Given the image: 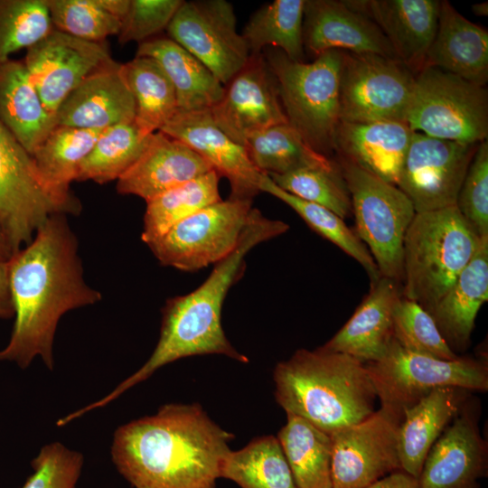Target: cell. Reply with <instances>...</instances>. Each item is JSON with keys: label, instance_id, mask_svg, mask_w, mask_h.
<instances>
[{"label": "cell", "instance_id": "14", "mask_svg": "<svg viewBox=\"0 0 488 488\" xmlns=\"http://www.w3.org/2000/svg\"><path fill=\"white\" fill-rule=\"evenodd\" d=\"M56 213L68 216L42 183L32 155L0 123V226L14 254Z\"/></svg>", "mask_w": 488, "mask_h": 488}, {"label": "cell", "instance_id": "8", "mask_svg": "<svg viewBox=\"0 0 488 488\" xmlns=\"http://www.w3.org/2000/svg\"><path fill=\"white\" fill-rule=\"evenodd\" d=\"M413 132L465 144L487 140L488 93L484 87L434 67L416 74L406 115Z\"/></svg>", "mask_w": 488, "mask_h": 488}, {"label": "cell", "instance_id": "40", "mask_svg": "<svg viewBox=\"0 0 488 488\" xmlns=\"http://www.w3.org/2000/svg\"><path fill=\"white\" fill-rule=\"evenodd\" d=\"M52 29L45 0H0V65Z\"/></svg>", "mask_w": 488, "mask_h": 488}, {"label": "cell", "instance_id": "43", "mask_svg": "<svg viewBox=\"0 0 488 488\" xmlns=\"http://www.w3.org/2000/svg\"><path fill=\"white\" fill-rule=\"evenodd\" d=\"M54 29L90 42L117 35L122 20L109 13L100 0H45Z\"/></svg>", "mask_w": 488, "mask_h": 488}, {"label": "cell", "instance_id": "3", "mask_svg": "<svg viewBox=\"0 0 488 488\" xmlns=\"http://www.w3.org/2000/svg\"><path fill=\"white\" fill-rule=\"evenodd\" d=\"M288 229L286 222L269 219L252 208L235 249L214 264L209 277L196 289L165 302L159 340L147 361L130 375V381L137 385L160 368L196 355L219 354L248 363L249 358L235 349L224 333L223 303L244 272L248 253Z\"/></svg>", "mask_w": 488, "mask_h": 488}, {"label": "cell", "instance_id": "28", "mask_svg": "<svg viewBox=\"0 0 488 488\" xmlns=\"http://www.w3.org/2000/svg\"><path fill=\"white\" fill-rule=\"evenodd\" d=\"M101 131L55 126L31 154L44 188L68 215L81 211L70 187Z\"/></svg>", "mask_w": 488, "mask_h": 488}, {"label": "cell", "instance_id": "42", "mask_svg": "<svg viewBox=\"0 0 488 488\" xmlns=\"http://www.w3.org/2000/svg\"><path fill=\"white\" fill-rule=\"evenodd\" d=\"M393 337L405 349L442 360L459 356L442 336L432 315L418 303L400 296L393 306Z\"/></svg>", "mask_w": 488, "mask_h": 488}, {"label": "cell", "instance_id": "25", "mask_svg": "<svg viewBox=\"0 0 488 488\" xmlns=\"http://www.w3.org/2000/svg\"><path fill=\"white\" fill-rule=\"evenodd\" d=\"M413 131L406 122H340L334 150L373 175L397 185Z\"/></svg>", "mask_w": 488, "mask_h": 488}, {"label": "cell", "instance_id": "48", "mask_svg": "<svg viewBox=\"0 0 488 488\" xmlns=\"http://www.w3.org/2000/svg\"><path fill=\"white\" fill-rule=\"evenodd\" d=\"M366 488H418V478L398 470L374 482Z\"/></svg>", "mask_w": 488, "mask_h": 488}, {"label": "cell", "instance_id": "30", "mask_svg": "<svg viewBox=\"0 0 488 488\" xmlns=\"http://www.w3.org/2000/svg\"><path fill=\"white\" fill-rule=\"evenodd\" d=\"M0 123L30 155L55 127L23 61L0 65Z\"/></svg>", "mask_w": 488, "mask_h": 488}, {"label": "cell", "instance_id": "5", "mask_svg": "<svg viewBox=\"0 0 488 488\" xmlns=\"http://www.w3.org/2000/svg\"><path fill=\"white\" fill-rule=\"evenodd\" d=\"M483 239L456 206L416 213L404 238L401 296L429 312L455 283Z\"/></svg>", "mask_w": 488, "mask_h": 488}, {"label": "cell", "instance_id": "50", "mask_svg": "<svg viewBox=\"0 0 488 488\" xmlns=\"http://www.w3.org/2000/svg\"><path fill=\"white\" fill-rule=\"evenodd\" d=\"M472 9H473V12L476 15L486 16L488 14V4L487 2L481 3V4H474L472 5Z\"/></svg>", "mask_w": 488, "mask_h": 488}, {"label": "cell", "instance_id": "41", "mask_svg": "<svg viewBox=\"0 0 488 488\" xmlns=\"http://www.w3.org/2000/svg\"><path fill=\"white\" fill-rule=\"evenodd\" d=\"M268 176L282 190L323 206L343 220L352 214L350 194L339 165L334 169L304 168Z\"/></svg>", "mask_w": 488, "mask_h": 488}, {"label": "cell", "instance_id": "9", "mask_svg": "<svg viewBox=\"0 0 488 488\" xmlns=\"http://www.w3.org/2000/svg\"><path fill=\"white\" fill-rule=\"evenodd\" d=\"M366 368L380 405L400 413L437 388L488 389L485 361L460 356L455 360L437 359L408 351L395 339L386 354L366 363Z\"/></svg>", "mask_w": 488, "mask_h": 488}, {"label": "cell", "instance_id": "29", "mask_svg": "<svg viewBox=\"0 0 488 488\" xmlns=\"http://www.w3.org/2000/svg\"><path fill=\"white\" fill-rule=\"evenodd\" d=\"M487 300L488 237H485L452 286L428 312L452 350L468 346L477 314Z\"/></svg>", "mask_w": 488, "mask_h": 488}, {"label": "cell", "instance_id": "33", "mask_svg": "<svg viewBox=\"0 0 488 488\" xmlns=\"http://www.w3.org/2000/svg\"><path fill=\"white\" fill-rule=\"evenodd\" d=\"M244 147L256 168L267 175L304 168L334 169L338 166L328 156L314 150L288 123L250 136Z\"/></svg>", "mask_w": 488, "mask_h": 488}, {"label": "cell", "instance_id": "22", "mask_svg": "<svg viewBox=\"0 0 488 488\" xmlns=\"http://www.w3.org/2000/svg\"><path fill=\"white\" fill-rule=\"evenodd\" d=\"M344 3L380 28L399 61L415 74L425 60L437 29L439 0H348Z\"/></svg>", "mask_w": 488, "mask_h": 488}, {"label": "cell", "instance_id": "46", "mask_svg": "<svg viewBox=\"0 0 488 488\" xmlns=\"http://www.w3.org/2000/svg\"><path fill=\"white\" fill-rule=\"evenodd\" d=\"M183 0H130L117 36L118 42L142 43L166 30Z\"/></svg>", "mask_w": 488, "mask_h": 488}, {"label": "cell", "instance_id": "35", "mask_svg": "<svg viewBox=\"0 0 488 488\" xmlns=\"http://www.w3.org/2000/svg\"><path fill=\"white\" fill-rule=\"evenodd\" d=\"M135 100V124L146 136L159 131L178 110L175 90L156 61L136 56L124 63Z\"/></svg>", "mask_w": 488, "mask_h": 488}, {"label": "cell", "instance_id": "2", "mask_svg": "<svg viewBox=\"0 0 488 488\" xmlns=\"http://www.w3.org/2000/svg\"><path fill=\"white\" fill-rule=\"evenodd\" d=\"M234 435L198 403H168L113 434L110 455L134 488H216Z\"/></svg>", "mask_w": 488, "mask_h": 488}, {"label": "cell", "instance_id": "44", "mask_svg": "<svg viewBox=\"0 0 488 488\" xmlns=\"http://www.w3.org/2000/svg\"><path fill=\"white\" fill-rule=\"evenodd\" d=\"M83 465L81 453L50 443L31 461L33 473L21 488H77Z\"/></svg>", "mask_w": 488, "mask_h": 488}, {"label": "cell", "instance_id": "26", "mask_svg": "<svg viewBox=\"0 0 488 488\" xmlns=\"http://www.w3.org/2000/svg\"><path fill=\"white\" fill-rule=\"evenodd\" d=\"M424 67H434L484 87L488 80V33L441 1L437 29Z\"/></svg>", "mask_w": 488, "mask_h": 488}, {"label": "cell", "instance_id": "24", "mask_svg": "<svg viewBox=\"0 0 488 488\" xmlns=\"http://www.w3.org/2000/svg\"><path fill=\"white\" fill-rule=\"evenodd\" d=\"M400 296L397 283L389 278L380 277L371 283L369 294L351 318L322 347L365 364L379 361L394 339L392 312Z\"/></svg>", "mask_w": 488, "mask_h": 488}, {"label": "cell", "instance_id": "31", "mask_svg": "<svg viewBox=\"0 0 488 488\" xmlns=\"http://www.w3.org/2000/svg\"><path fill=\"white\" fill-rule=\"evenodd\" d=\"M136 56L154 59L176 94L178 110L211 109L221 98L224 85L197 58L170 38H152L138 44Z\"/></svg>", "mask_w": 488, "mask_h": 488}, {"label": "cell", "instance_id": "34", "mask_svg": "<svg viewBox=\"0 0 488 488\" xmlns=\"http://www.w3.org/2000/svg\"><path fill=\"white\" fill-rule=\"evenodd\" d=\"M221 478L240 488H298L277 436H262L225 456Z\"/></svg>", "mask_w": 488, "mask_h": 488}, {"label": "cell", "instance_id": "16", "mask_svg": "<svg viewBox=\"0 0 488 488\" xmlns=\"http://www.w3.org/2000/svg\"><path fill=\"white\" fill-rule=\"evenodd\" d=\"M210 113L216 126L243 146L250 136L288 123L277 80L262 52L250 54L224 85L221 98Z\"/></svg>", "mask_w": 488, "mask_h": 488}, {"label": "cell", "instance_id": "19", "mask_svg": "<svg viewBox=\"0 0 488 488\" xmlns=\"http://www.w3.org/2000/svg\"><path fill=\"white\" fill-rule=\"evenodd\" d=\"M185 144L204 158L230 186V198L253 201L261 174L246 148L230 139L213 122L210 109L177 110L159 130Z\"/></svg>", "mask_w": 488, "mask_h": 488}, {"label": "cell", "instance_id": "37", "mask_svg": "<svg viewBox=\"0 0 488 488\" xmlns=\"http://www.w3.org/2000/svg\"><path fill=\"white\" fill-rule=\"evenodd\" d=\"M305 3V0H275L258 9L240 33L250 54L261 53L271 46L289 59L302 61Z\"/></svg>", "mask_w": 488, "mask_h": 488}, {"label": "cell", "instance_id": "20", "mask_svg": "<svg viewBox=\"0 0 488 488\" xmlns=\"http://www.w3.org/2000/svg\"><path fill=\"white\" fill-rule=\"evenodd\" d=\"M135 114L124 63L111 59L67 96L56 112L55 126L103 130L133 122Z\"/></svg>", "mask_w": 488, "mask_h": 488}, {"label": "cell", "instance_id": "47", "mask_svg": "<svg viewBox=\"0 0 488 488\" xmlns=\"http://www.w3.org/2000/svg\"><path fill=\"white\" fill-rule=\"evenodd\" d=\"M14 314L8 261L0 260V319H9Z\"/></svg>", "mask_w": 488, "mask_h": 488}, {"label": "cell", "instance_id": "45", "mask_svg": "<svg viewBox=\"0 0 488 488\" xmlns=\"http://www.w3.org/2000/svg\"><path fill=\"white\" fill-rule=\"evenodd\" d=\"M480 238L488 237V142L478 144L460 188L456 205Z\"/></svg>", "mask_w": 488, "mask_h": 488}, {"label": "cell", "instance_id": "32", "mask_svg": "<svg viewBox=\"0 0 488 488\" xmlns=\"http://www.w3.org/2000/svg\"><path fill=\"white\" fill-rule=\"evenodd\" d=\"M277 438L298 488H332L331 436L306 419L286 413Z\"/></svg>", "mask_w": 488, "mask_h": 488}, {"label": "cell", "instance_id": "12", "mask_svg": "<svg viewBox=\"0 0 488 488\" xmlns=\"http://www.w3.org/2000/svg\"><path fill=\"white\" fill-rule=\"evenodd\" d=\"M402 413L381 406L363 420L332 433V488H366L400 469Z\"/></svg>", "mask_w": 488, "mask_h": 488}, {"label": "cell", "instance_id": "36", "mask_svg": "<svg viewBox=\"0 0 488 488\" xmlns=\"http://www.w3.org/2000/svg\"><path fill=\"white\" fill-rule=\"evenodd\" d=\"M219 174L211 170L146 202L141 239L146 245L198 211L221 200Z\"/></svg>", "mask_w": 488, "mask_h": 488}, {"label": "cell", "instance_id": "17", "mask_svg": "<svg viewBox=\"0 0 488 488\" xmlns=\"http://www.w3.org/2000/svg\"><path fill=\"white\" fill-rule=\"evenodd\" d=\"M112 59L105 42H90L52 29L26 50L30 79L54 117L67 96L91 72Z\"/></svg>", "mask_w": 488, "mask_h": 488}, {"label": "cell", "instance_id": "15", "mask_svg": "<svg viewBox=\"0 0 488 488\" xmlns=\"http://www.w3.org/2000/svg\"><path fill=\"white\" fill-rule=\"evenodd\" d=\"M478 144L413 132L397 186L411 201L416 213L456 205Z\"/></svg>", "mask_w": 488, "mask_h": 488}, {"label": "cell", "instance_id": "7", "mask_svg": "<svg viewBox=\"0 0 488 488\" xmlns=\"http://www.w3.org/2000/svg\"><path fill=\"white\" fill-rule=\"evenodd\" d=\"M340 171L355 218V233L369 247L381 277L402 281L405 234L416 211L395 184L388 183L344 158Z\"/></svg>", "mask_w": 488, "mask_h": 488}, {"label": "cell", "instance_id": "21", "mask_svg": "<svg viewBox=\"0 0 488 488\" xmlns=\"http://www.w3.org/2000/svg\"><path fill=\"white\" fill-rule=\"evenodd\" d=\"M304 48L314 57L329 50L397 59L380 28L344 1L305 0Z\"/></svg>", "mask_w": 488, "mask_h": 488}, {"label": "cell", "instance_id": "23", "mask_svg": "<svg viewBox=\"0 0 488 488\" xmlns=\"http://www.w3.org/2000/svg\"><path fill=\"white\" fill-rule=\"evenodd\" d=\"M213 170L185 144L157 131L136 161L117 180L120 194L149 200Z\"/></svg>", "mask_w": 488, "mask_h": 488}, {"label": "cell", "instance_id": "10", "mask_svg": "<svg viewBox=\"0 0 488 488\" xmlns=\"http://www.w3.org/2000/svg\"><path fill=\"white\" fill-rule=\"evenodd\" d=\"M415 78L397 59L343 52L340 122H406Z\"/></svg>", "mask_w": 488, "mask_h": 488}, {"label": "cell", "instance_id": "6", "mask_svg": "<svg viewBox=\"0 0 488 488\" xmlns=\"http://www.w3.org/2000/svg\"><path fill=\"white\" fill-rule=\"evenodd\" d=\"M278 84L287 122L316 152L334 150L340 124V77L343 52L326 51L311 62L293 61L272 48L264 54Z\"/></svg>", "mask_w": 488, "mask_h": 488}, {"label": "cell", "instance_id": "18", "mask_svg": "<svg viewBox=\"0 0 488 488\" xmlns=\"http://www.w3.org/2000/svg\"><path fill=\"white\" fill-rule=\"evenodd\" d=\"M479 414V403L469 398L430 448L418 477V488H479L488 465Z\"/></svg>", "mask_w": 488, "mask_h": 488}, {"label": "cell", "instance_id": "38", "mask_svg": "<svg viewBox=\"0 0 488 488\" xmlns=\"http://www.w3.org/2000/svg\"><path fill=\"white\" fill-rule=\"evenodd\" d=\"M150 136L134 121L103 129L81 162L76 181L102 184L117 180L139 157Z\"/></svg>", "mask_w": 488, "mask_h": 488}, {"label": "cell", "instance_id": "13", "mask_svg": "<svg viewBox=\"0 0 488 488\" xmlns=\"http://www.w3.org/2000/svg\"><path fill=\"white\" fill-rule=\"evenodd\" d=\"M168 38L202 62L225 85L250 52L237 31V17L226 0L183 1L166 28Z\"/></svg>", "mask_w": 488, "mask_h": 488}, {"label": "cell", "instance_id": "4", "mask_svg": "<svg viewBox=\"0 0 488 488\" xmlns=\"http://www.w3.org/2000/svg\"><path fill=\"white\" fill-rule=\"evenodd\" d=\"M275 398L286 411L325 433L358 423L378 399L366 364L322 346L299 349L273 371Z\"/></svg>", "mask_w": 488, "mask_h": 488}, {"label": "cell", "instance_id": "39", "mask_svg": "<svg viewBox=\"0 0 488 488\" xmlns=\"http://www.w3.org/2000/svg\"><path fill=\"white\" fill-rule=\"evenodd\" d=\"M259 190L287 204L314 231L360 263L368 273L371 283L381 277L367 247L346 225L343 219L323 206L304 201L282 190L263 173L259 179Z\"/></svg>", "mask_w": 488, "mask_h": 488}, {"label": "cell", "instance_id": "1", "mask_svg": "<svg viewBox=\"0 0 488 488\" xmlns=\"http://www.w3.org/2000/svg\"><path fill=\"white\" fill-rule=\"evenodd\" d=\"M14 322L0 361L27 369L40 357L53 370V343L66 313L94 305L101 293L85 280L77 236L67 215L50 216L8 260Z\"/></svg>", "mask_w": 488, "mask_h": 488}, {"label": "cell", "instance_id": "27", "mask_svg": "<svg viewBox=\"0 0 488 488\" xmlns=\"http://www.w3.org/2000/svg\"><path fill=\"white\" fill-rule=\"evenodd\" d=\"M470 392L455 387L437 388L403 409L398 431L402 471L418 477L430 448L470 398Z\"/></svg>", "mask_w": 488, "mask_h": 488}, {"label": "cell", "instance_id": "11", "mask_svg": "<svg viewBox=\"0 0 488 488\" xmlns=\"http://www.w3.org/2000/svg\"><path fill=\"white\" fill-rule=\"evenodd\" d=\"M252 202L221 199L175 224L147 246L165 267L194 272L214 265L237 247Z\"/></svg>", "mask_w": 488, "mask_h": 488}, {"label": "cell", "instance_id": "49", "mask_svg": "<svg viewBox=\"0 0 488 488\" xmlns=\"http://www.w3.org/2000/svg\"><path fill=\"white\" fill-rule=\"evenodd\" d=\"M14 255L11 244L0 226V260L8 261Z\"/></svg>", "mask_w": 488, "mask_h": 488}]
</instances>
